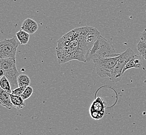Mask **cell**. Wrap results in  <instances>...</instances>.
<instances>
[{"instance_id": "8992f818", "label": "cell", "mask_w": 146, "mask_h": 135, "mask_svg": "<svg viewBox=\"0 0 146 135\" xmlns=\"http://www.w3.org/2000/svg\"><path fill=\"white\" fill-rule=\"evenodd\" d=\"M20 43L16 36L0 41V59L11 58L16 59L18 47Z\"/></svg>"}, {"instance_id": "8fae6325", "label": "cell", "mask_w": 146, "mask_h": 135, "mask_svg": "<svg viewBox=\"0 0 146 135\" xmlns=\"http://www.w3.org/2000/svg\"><path fill=\"white\" fill-rule=\"evenodd\" d=\"M11 100L13 107L17 110L23 109L26 106L25 100L21 96H17L11 94Z\"/></svg>"}, {"instance_id": "3957f363", "label": "cell", "mask_w": 146, "mask_h": 135, "mask_svg": "<svg viewBox=\"0 0 146 135\" xmlns=\"http://www.w3.org/2000/svg\"><path fill=\"white\" fill-rule=\"evenodd\" d=\"M0 68L4 72V76L11 83L13 89L18 87V77L20 75L16 68V59L9 58L0 59Z\"/></svg>"}, {"instance_id": "277c9868", "label": "cell", "mask_w": 146, "mask_h": 135, "mask_svg": "<svg viewBox=\"0 0 146 135\" xmlns=\"http://www.w3.org/2000/svg\"><path fill=\"white\" fill-rule=\"evenodd\" d=\"M119 56L93 60L97 75L102 78H110L115 66L117 65Z\"/></svg>"}, {"instance_id": "2e32d148", "label": "cell", "mask_w": 146, "mask_h": 135, "mask_svg": "<svg viewBox=\"0 0 146 135\" xmlns=\"http://www.w3.org/2000/svg\"><path fill=\"white\" fill-rule=\"evenodd\" d=\"M33 89L32 87L30 86H27L25 89L23 93L21 95V97H22L23 100H27L31 96V95L33 94Z\"/></svg>"}, {"instance_id": "4fadbf2b", "label": "cell", "mask_w": 146, "mask_h": 135, "mask_svg": "<svg viewBox=\"0 0 146 135\" xmlns=\"http://www.w3.org/2000/svg\"><path fill=\"white\" fill-rule=\"evenodd\" d=\"M17 82L18 87L23 86L27 87L30 85L31 80L29 77L27 75L21 74L18 77Z\"/></svg>"}, {"instance_id": "30bf717a", "label": "cell", "mask_w": 146, "mask_h": 135, "mask_svg": "<svg viewBox=\"0 0 146 135\" xmlns=\"http://www.w3.org/2000/svg\"><path fill=\"white\" fill-rule=\"evenodd\" d=\"M142 64H143L140 56L136 54L126 64L123 69V73H124L126 71L131 68H140L142 67Z\"/></svg>"}, {"instance_id": "d6986e66", "label": "cell", "mask_w": 146, "mask_h": 135, "mask_svg": "<svg viewBox=\"0 0 146 135\" xmlns=\"http://www.w3.org/2000/svg\"><path fill=\"white\" fill-rule=\"evenodd\" d=\"M3 76H4V72L3 69L1 68H0V77H2Z\"/></svg>"}, {"instance_id": "ac0fdd59", "label": "cell", "mask_w": 146, "mask_h": 135, "mask_svg": "<svg viewBox=\"0 0 146 135\" xmlns=\"http://www.w3.org/2000/svg\"><path fill=\"white\" fill-rule=\"evenodd\" d=\"M140 38L141 41L146 43V28L141 33Z\"/></svg>"}, {"instance_id": "7c38bea8", "label": "cell", "mask_w": 146, "mask_h": 135, "mask_svg": "<svg viewBox=\"0 0 146 135\" xmlns=\"http://www.w3.org/2000/svg\"><path fill=\"white\" fill-rule=\"evenodd\" d=\"M18 40L21 45H26L29 41L30 34L28 33L21 29L16 34Z\"/></svg>"}, {"instance_id": "9c48e42d", "label": "cell", "mask_w": 146, "mask_h": 135, "mask_svg": "<svg viewBox=\"0 0 146 135\" xmlns=\"http://www.w3.org/2000/svg\"><path fill=\"white\" fill-rule=\"evenodd\" d=\"M11 94L0 87V105L9 110L13 107L11 100Z\"/></svg>"}, {"instance_id": "6da1fadb", "label": "cell", "mask_w": 146, "mask_h": 135, "mask_svg": "<svg viewBox=\"0 0 146 135\" xmlns=\"http://www.w3.org/2000/svg\"><path fill=\"white\" fill-rule=\"evenodd\" d=\"M100 35L96 28L89 26L76 28L65 34L56 48L59 64L73 60L86 62L88 53Z\"/></svg>"}, {"instance_id": "5b68a950", "label": "cell", "mask_w": 146, "mask_h": 135, "mask_svg": "<svg viewBox=\"0 0 146 135\" xmlns=\"http://www.w3.org/2000/svg\"><path fill=\"white\" fill-rule=\"evenodd\" d=\"M136 54L131 48H127L123 53L120 54L117 65L115 66L111 76L109 78L112 82H118L122 79L123 76V70L126 64L131 60Z\"/></svg>"}, {"instance_id": "5bb4252c", "label": "cell", "mask_w": 146, "mask_h": 135, "mask_svg": "<svg viewBox=\"0 0 146 135\" xmlns=\"http://www.w3.org/2000/svg\"><path fill=\"white\" fill-rule=\"evenodd\" d=\"M0 87L9 94H12V89L11 83L5 76H3L0 79Z\"/></svg>"}, {"instance_id": "52a82bcc", "label": "cell", "mask_w": 146, "mask_h": 135, "mask_svg": "<svg viewBox=\"0 0 146 135\" xmlns=\"http://www.w3.org/2000/svg\"><path fill=\"white\" fill-rule=\"evenodd\" d=\"M105 113V105L102 99L97 97L92 103L90 108V114L95 120H99Z\"/></svg>"}, {"instance_id": "ba28073f", "label": "cell", "mask_w": 146, "mask_h": 135, "mask_svg": "<svg viewBox=\"0 0 146 135\" xmlns=\"http://www.w3.org/2000/svg\"><path fill=\"white\" fill-rule=\"evenodd\" d=\"M38 24L35 21L31 18H27L23 21L21 26V29L28 33L29 34H33L38 30Z\"/></svg>"}, {"instance_id": "7a4b0ae2", "label": "cell", "mask_w": 146, "mask_h": 135, "mask_svg": "<svg viewBox=\"0 0 146 135\" xmlns=\"http://www.w3.org/2000/svg\"><path fill=\"white\" fill-rule=\"evenodd\" d=\"M120 54L116 53L111 42L100 35L88 53L86 62L115 57Z\"/></svg>"}, {"instance_id": "9a60e30c", "label": "cell", "mask_w": 146, "mask_h": 135, "mask_svg": "<svg viewBox=\"0 0 146 135\" xmlns=\"http://www.w3.org/2000/svg\"><path fill=\"white\" fill-rule=\"evenodd\" d=\"M137 49L141 56L146 62V43L143 41H140L137 45Z\"/></svg>"}, {"instance_id": "e0dca14e", "label": "cell", "mask_w": 146, "mask_h": 135, "mask_svg": "<svg viewBox=\"0 0 146 135\" xmlns=\"http://www.w3.org/2000/svg\"><path fill=\"white\" fill-rule=\"evenodd\" d=\"M26 88V87H23V86L18 87L17 88H15L14 89H13L11 94L14 95L21 96V95L23 93V92Z\"/></svg>"}]
</instances>
